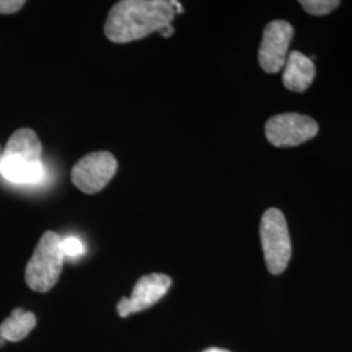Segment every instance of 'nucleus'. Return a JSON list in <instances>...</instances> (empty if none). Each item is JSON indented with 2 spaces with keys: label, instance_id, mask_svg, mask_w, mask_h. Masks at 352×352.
Returning a JSON list of instances; mask_svg holds the SVG:
<instances>
[{
  "label": "nucleus",
  "instance_id": "nucleus-13",
  "mask_svg": "<svg viewBox=\"0 0 352 352\" xmlns=\"http://www.w3.org/2000/svg\"><path fill=\"white\" fill-rule=\"evenodd\" d=\"M25 6L24 0H0V14H12Z\"/></svg>",
  "mask_w": 352,
  "mask_h": 352
},
{
  "label": "nucleus",
  "instance_id": "nucleus-2",
  "mask_svg": "<svg viewBox=\"0 0 352 352\" xmlns=\"http://www.w3.org/2000/svg\"><path fill=\"white\" fill-rule=\"evenodd\" d=\"M0 174L17 186H33L43 179L42 144L33 129L21 128L13 132L1 151Z\"/></svg>",
  "mask_w": 352,
  "mask_h": 352
},
{
  "label": "nucleus",
  "instance_id": "nucleus-14",
  "mask_svg": "<svg viewBox=\"0 0 352 352\" xmlns=\"http://www.w3.org/2000/svg\"><path fill=\"white\" fill-rule=\"evenodd\" d=\"M160 33H161V36H162V37H171V36L174 34V28H173L171 25L166 26V28H164V29H162Z\"/></svg>",
  "mask_w": 352,
  "mask_h": 352
},
{
  "label": "nucleus",
  "instance_id": "nucleus-11",
  "mask_svg": "<svg viewBox=\"0 0 352 352\" xmlns=\"http://www.w3.org/2000/svg\"><path fill=\"white\" fill-rule=\"evenodd\" d=\"M340 1L338 0H302L300 6L305 12L314 16H325L327 13L333 12Z\"/></svg>",
  "mask_w": 352,
  "mask_h": 352
},
{
  "label": "nucleus",
  "instance_id": "nucleus-3",
  "mask_svg": "<svg viewBox=\"0 0 352 352\" xmlns=\"http://www.w3.org/2000/svg\"><path fill=\"white\" fill-rule=\"evenodd\" d=\"M60 241L54 231L45 232L38 241L25 270L26 285L33 291L47 292L58 283L65 260Z\"/></svg>",
  "mask_w": 352,
  "mask_h": 352
},
{
  "label": "nucleus",
  "instance_id": "nucleus-4",
  "mask_svg": "<svg viewBox=\"0 0 352 352\" xmlns=\"http://www.w3.org/2000/svg\"><path fill=\"white\" fill-rule=\"evenodd\" d=\"M260 238L267 270L274 276L282 274L291 260L292 247L286 218L277 208L263 214Z\"/></svg>",
  "mask_w": 352,
  "mask_h": 352
},
{
  "label": "nucleus",
  "instance_id": "nucleus-8",
  "mask_svg": "<svg viewBox=\"0 0 352 352\" xmlns=\"http://www.w3.org/2000/svg\"><path fill=\"white\" fill-rule=\"evenodd\" d=\"M171 283V278L161 273H151L140 278L131 296L123 298L118 302V315L126 317L151 308L164 298Z\"/></svg>",
  "mask_w": 352,
  "mask_h": 352
},
{
  "label": "nucleus",
  "instance_id": "nucleus-5",
  "mask_svg": "<svg viewBox=\"0 0 352 352\" xmlns=\"http://www.w3.org/2000/svg\"><path fill=\"white\" fill-rule=\"evenodd\" d=\"M118 170V161L110 151H93L74 166L71 179L76 188L94 195L104 188Z\"/></svg>",
  "mask_w": 352,
  "mask_h": 352
},
{
  "label": "nucleus",
  "instance_id": "nucleus-6",
  "mask_svg": "<svg viewBox=\"0 0 352 352\" xmlns=\"http://www.w3.org/2000/svg\"><path fill=\"white\" fill-rule=\"evenodd\" d=\"M318 124L302 113H286L270 118L265 126L269 142L277 148L298 146L317 136Z\"/></svg>",
  "mask_w": 352,
  "mask_h": 352
},
{
  "label": "nucleus",
  "instance_id": "nucleus-17",
  "mask_svg": "<svg viewBox=\"0 0 352 352\" xmlns=\"http://www.w3.org/2000/svg\"><path fill=\"white\" fill-rule=\"evenodd\" d=\"M0 158H1V146H0Z\"/></svg>",
  "mask_w": 352,
  "mask_h": 352
},
{
  "label": "nucleus",
  "instance_id": "nucleus-1",
  "mask_svg": "<svg viewBox=\"0 0 352 352\" xmlns=\"http://www.w3.org/2000/svg\"><path fill=\"white\" fill-rule=\"evenodd\" d=\"M184 11L175 0H122L107 16L104 33L113 43H128L171 25Z\"/></svg>",
  "mask_w": 352,
  "mask_h": 352
},
{
  "label": "nucleus",
  "instance_id": "nucleus-16",
  "mask_svg": "<svg viewBox=\"0 0 352 352\" xmlns=\"http://www.w3.org/2000/svg\"><path fill=\"white\" fill-rule=\"evenodd\" d=\"M7 343V340H4V337L0 334V349Z\"/></svg>",
  "mask_w": 352,
  "mask_h": 352
},
{
  "label": "nucleus",
  "instance_id": "nucleus-15",
  "mask_svg": "<svg viewBox=\"0 0 352 352\" xmlns=\"http://www.w3.org/2000/svg\"><path fill=\"white\" fill-rule=\"evenodd\" d=\"M204 352H231L228 351V350H225V349H218V347H212V349H208V350H205Z\"/></svg>",
  "mask_w": 352,
  "mask_h": 352
},
{
  "label": "nucleus",
  "instance_id": "nucleus-9",
  "mask_svg": "<svg viewBox=\"0 0 352 352\" xmlns=\"http://www.w3.org/2000/svg\"><path fill=\"white\" fill-rule=\"evenodd\" d=\"M283 68V85L291 91H305L315 80V63L300 51H291Z\"/></svg>",
  "mask_w": 352,
  "mask_h": 352
},
{
  "label": "nucleus",
  "instance_id": "nucleus-12",
  "mask_svg": "<svg viewBox=\"0 0 352 352\" xmlns=\"http://www.w3.org/2000/svg\"><path fill=\"white\" fill-rule=\"evenodd\" d=\"M60 247H62L64 258H77L82 256L85 252L82 241L76 236H68L62 239Z\"/></svg>",
  "mask_w": 352,
  "mask_h": 352
},
{
  "label": "nucleus",
  "instance_id": "nucleus-7",
  "mask_svg": "<svg viewBox=\"0 0 352 352\" xmlns=\"http://www.w3.org/2000/svg\"><path fill=\"white\" fill-rule=\"evenodd\" d=\"M294 28L285 20H276L265 26L258 50V62L267 74H277L287 60Z\"/></svg>",
  "mask_w": 352,
  "mask_h": 352
},
{
  "label": "nucleus",
  "instance_id": "nucleus-10",
  "mask_svg": "<svg viewBox=\"0 0 352 352\" xmlns=\"http://www.w3.org/2000/svg\"><path fill=\"white\" fill-rule=\"evenodd\" d=\"M37 325V317L23 308L13 309L0 325V334L7 342H20L29 336V333Z\"/></svg>",
  "mask_w": 352,
  "mask_h": 352
}]
</instances>
